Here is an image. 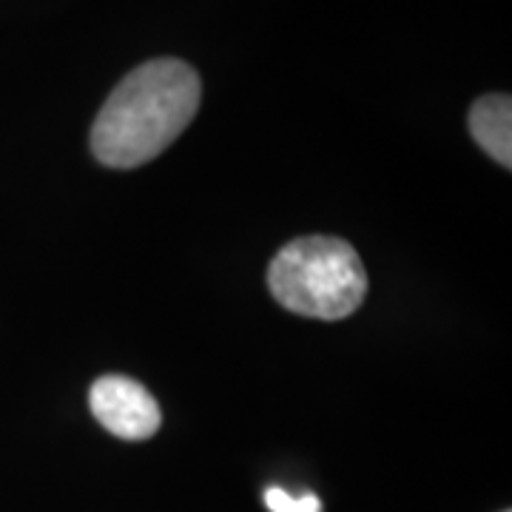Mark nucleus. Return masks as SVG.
<instances>
[{"mask_svg": "<svg viewBox=\"0 0 512 512\" xmlns=\"http://www.w3.org/2000/svg\"><path fill=\"white\" fill-rule=\"evenodd\" d=\"M202 83L183 60L160 57L128 72L92 126L94 157L109 168H137L160 157L200 109Z\"/></svg>", "mask_w": 512, "mask_h": 512, "instance_id": "f257e3e1", "label": "nucleus"}, {"mask_svg": "<svg viewBox=\"0 0 512 512\" xmlns=\"http://www.w3.org/2000/svg\"><path fill=\"white\" fill-rule=\"evenodd\" d=\"M268 288L288 311L336 322L367 296V274L356 248L339 237H299L274 256Z\"/></svg>", "mask_w": 512, "mask_h": 512, "instance_id": "f03ea898", "label": "nucleus"}, {"mask_svg": "<svg viewBox=\"0 0 512 512\" xmlns=\"http://www.w3.org/2000/svg\"><path fill=\"white\" fill-rule=\"evenodd\" d=\"M89 407H92L94 419L117 439L146 441L163 424L157 399L137 379H128L120 373L100 376L92 384Z\"/></svg>", "mask_w": 512, "mask_h": 512, "instance_id": "7ed1b4c3", "label": "nucleus"}, {"mask_svg": "<svg viewBox=\"0 0 512 512\" xmlns=\"http://www.w3.org/2000/svg\"><path fill=\"white\" fill-rule=\"evenodd\" d=\"M470 134L495 163L512 165V100L507 94L478 97L470 109Z\"/></svg>", "mask_w": 512, "mask_h": 512, "instance_id": "20e7f679", "label": "nucleus"}, {"mask_svg": "<svg viewBox=\"0 0 512 512\" xmlns=\"http://www.w3.org/2000/svg\"><path fill=\"white\" fill-rule=\"evenodd\" d=\"M265 507L271 512H322V501L313 493L291 495L282 487H268L265 490Z\"/></svg>", "mask_w": 512, "mask_h": 512, "instance_id": "39448f33", "label": "nucleus"}]
</instances>
